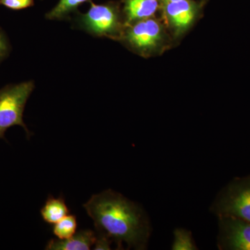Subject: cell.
<instances>
[{"instance_id":"obj_1","label":"cell","mask_w":250,"mask_h":250,"mask_svg":"<svg viewBox=\"0 0 250 250\" xmlns=\"http://www.w3.org/2000/svg\"><path fill=\"white\" fill-rule=\"evenodd\" d=\"M99 234L118 245L140 248L147 241L149 229L142 210L121 194L106 190L94 195L83 206Z\"/></svg>"},{"instance_id":"obj_2","label":"cell","mask_w":250,"mask_h":250,"mask_svg":"<svg viewBox=\"0 0 250 250\" xmlns=\"http://www.w3.org/2000/svg\"><path fill=\"white\" fill-rule=\"evenodd\" d=\"M34 89L33 81L0 89V139H3L7 129L14 126H22L29 136L30 133L23 121V113Z\"/></svg>"},{"instance_id":"obj_3","label":"cell","mask_w":250,"mask_h":250,"mask_svg":"<svg viewBox=\"0 0 250 250\" xmlns=\"http://www.w3.org/2000/svg\"><path fill=\"white\" fill-rule=\"evenodd\" d=\"M90 9L85 14H79L78 27L94 36L117 37L121 30L119 10L113 3L97 4L90 1Z\"/></svg>"},{"instance_id":"obj_4","label":"cell","mask_w":250,"mask_h":250,"mask_svg":"<svg viewBox=\"0 0 250 250\" xmlns=\"http://www.w3.org/2000/svg\"><path fill=\"white\" fill-rule=\"evenodd\" d=\"M216 210L221 216L250 223V177L231 184L219 200Z\"/></svg>"},{"instance_id":"obj_5","label":"cell","mask_w":250,"mask_h":250,"mask_svg":"<svg viewBox=\"0 0 250 250\" xmlns=\"http://www.w3.org/2000/svg\"><path fill=\"white\" fill-rule=\"evenodd\" d=\"M162 28L154 19L147 18L130 24L124 34L128 45L139 52L151 50L162 39Z\"/></svg>"},{"instance_id":"obj_6","label":"cell","mask_w":250,"mask_h":250,"mask_svg":"<svg viewBox=\"0 0 250 250\" xmlns=\"http://www.w3.org/2000/svg\"><path fill=\"white\" fill-rule=\"evenodd\" d=\"M221 243L224 249L250 250V223L230 216H221Z\"/></svg>"},{"instance_id":"obj_7","label":"cell","mask_w":250,"mask_h":250,"mask_svg":"<svg viewBox=\"0 0 250 250\" xmlns=\"http://www.w3.org/2000/svg\"><path fill=\"white\" fill-rule=\"evenodd\" d=\"M164 4L167 19L177 30L187 29L193 21L197 9L190 0H180Z\"/></svg>"},{"instance_id":"obj_8","label":"cell","mask_w":250,"mask_h":250,"mask_svg":"<svg viewBox=\"0 0 250 250\" xmlns=\"http://www.w3.org/2000/svg\"><path fill=\"white\" fill-rule=\"evenodd\" d=\"M97 235L90 229L80 230L67 239H52L47 243L45 250H88L93 248Z\"/></svg>"},{"instance_id":"obj_9","label":"cell","mask_w":250,"mask_h":250,"mask_svg":"<svg viewBox=\"0 0 250 250\" xmlns=\"http://www.w3.org/2000/svg\"><path fill=\"white\" fill-rule=\"evenodd\" d=\"M125 23L127 25L150 18L159 8V0H123Z\"/></svg>"},{"instance_id":"obj_10","label":"cell","mask_w":250,"mask_h":250,"mask_svg":"<svg viewBox=\"0 0 250 250\" xmlns=\"http://www.w3.org/2000/svg\"><path fill=\"white\" fill-rule=\"evenodd\" d=\"M68 207L62 197H50L41 210V216L45 223L54 225L69 213Z\"/></svg>"},{"instance_id":"obj_11","label":"cell","mask_w":250,"mask_h":250,"mask_svg":"<svg viewBox=\"0 0 250 250\" xmlns=\"http://www.w3.org/2000/svg\"><path fill=\"white\" fill-rule=\"evenodd\" d=\"M92 0H59L58 4L46 14V19L62 21L69 19L72 13L75 12L79 6Z\"/></svg>"},{"instance_id":"obj_12","label":"cell","mask_w":250,"mask_h":250,"mask_svg":"<svg viewBox=\"0 0 250 250\" xmlns=\"http://www.w3.org/2000/svg\"><path fill=\"white\" fill-rule=\"evenodd\" d=\"M77 226L76 216L67 215L58 223L54 224L52 231L58 239H67L75 234Z\"/></svg>"},{"instance_id":"obj_13","label":"cell","mask_w":250,"mask_h":250,"mask_svg":"<svg viewBox=\"0 0 250 250\" xmlns=\"http://www.w3.org/2000/svg\"><path fill=\"white\" fill-rule=\"evenodd\" d=\"M174 240L172 249L173 250H196L190 231L184 229H177L174 233Z\"/></svg>"},{"instance_id":"obj_14","label":"cell","mask_w":250,"mask_h":250,"mask_svg":"<svg viewBox=\"0 0 250 250\" xmlns=\"http://www.w3.org/2000/svg\"><path fill=\"white\" fill-rule=\"evenodd\" d=\"M0 5L9 9L19 11L34 6V0H0Z\"/></svg>"},{"instance_id":"obj_15","label":"cell","mask_w":250,"mask_h":250,"mask_svg":"<svg viewBox=\"0 0 250 250\" xmlns=\"http://www.w3.org/2000/svg\"><path fill=\"white\" fill-rule=\"evenodd\" d=\"M111 240L104 235H97L96 241L94 244V250H111Z\"/></svg>"},{"instance_id":"obj_16","label":"cell","mask_w":250,"mask_h":250,"mask_svg":"<svg viewBox=\"0 0 250 250\" xmlns=\"http://www.w3.org/2000/svg\"><path fill=\"white\" fill-rule=\"evenodd\" d=\"M9 45L3 31L0 29V62L9 53Z\"/></svg>"},{"instance_id":"obj_17","label":"cell","mask_w":250,"mask_h":250,"mask_svg":"<svg viewBox=\"0 0 250 250\" xmlns=\"http://www.w3.org/2000/svg\"><path fill=\"white\" fill-rule=\"evenodd\" d=\"M180 1V0H163V1H164V4H166V3L174 2V1Z\"/></svg>"}]
</instances>
